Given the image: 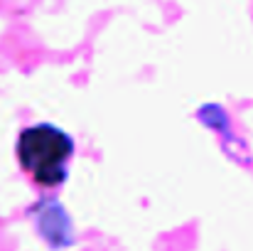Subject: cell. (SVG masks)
Segmentation results:
<instances>
[{
	"mask_svg": "<svg viewBox=\"0 0 253 251\" xmlns=\"http://www.w3.org/2000/svg\"><path fill=\"white\" fill-rule=\"evenodd\" d=\"M74 153L72 138L49 123L27 128L17 141V158L40 185L54 187L67 177V163Z\"/></svg>",
	"mask_w": 253,
	"mask_h": 251,
	"instance_id": "1",
	"label": "cell"
}]
</instances>
